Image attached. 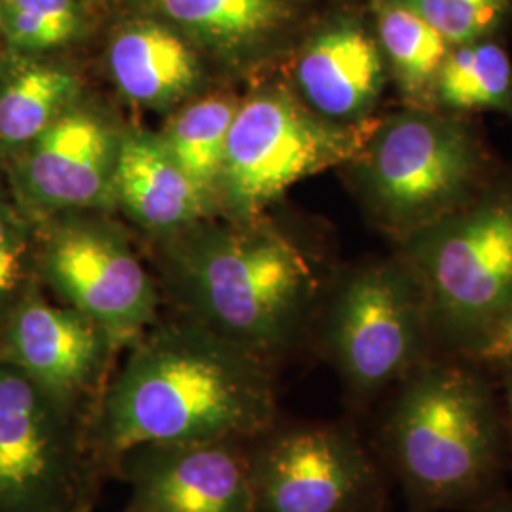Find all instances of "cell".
Instances as JSON below:
<instances>
[{
	"instance_id": "obj_1",
	"label": "cell",
	"mask_w": 512,
	"mask_h": 512,
	"mask_svg": "<svg viewBox=\"0 0 512 512\" xmlns=\"http://www.w3.org/2000/svg\"><path fill=\"white\" fill-rule=\"evenodd\" d=\"M281 418L274 366L192 319L131 344L86 425L105 478L145 444L249 440Z\"/></svg>"
},
{
	"instance_id": "obj_2",
	"label": "cell",
	"mask_w": 512,
	"mask_h": 512,
	"mask_svg": "<svg viewBox=\"0 0 512 512\" xmlns=\"http://www.w3.org/2000/svg\"><path fill=\"white\" fill-rule=\"evenodd\" d=\"M368 437L408 512H471L503 492L511 448L494 372L435 355L368 416Z\"/></svg>"
},
{
	"instance_id": "obj_3",
	"label": "cell",
	"mask_w": 512,
	"mask_h": 512,
	"mask_svg": "<svg viewBox=\"0 0 512 512\" xmlns=\"http://www.w3.org/2000/svg\"><path fill=\"white\" fill-rule=\"evenodd\" d=\"M184 317L275 366L313 329L323 285L308 256L272 228H205L167 251Z\"/></svg>"
},
{
	"instance_id": "obj_4",
	"label": "cell",
	"mask_w": 512,
	"mask_h": 512,
	"mask_svg": "<svg viewBox=\"0 0 512 512\" xmlns=\"http://www.w3.org/2000/svg\"><path fill=\"white\" fill-rule=\"evenodd\" d=\"M317 344L344 385L353 420L437 355L427 298L403 256L357 266L325 289Z\"/></svg>"
},
{
	"instance_id": "obj_5",
	"label": "cell",
	"mask_w": 512,
	"mask_h": 512,
	"mask_svg": "<svg viewBox=\"0 0 512 512\" xmlns=\"http://www.w3.org/2000/svg\"><path fill=\"white\" fill-rule=\"evenodd\" d=\"M427 298L437 355L469 357L512 304V179L401 241Z\"/></svg>"
},
{
	"instance_id": "obj_6",
	"label": "cell",
	"mask_w": 512,
	"mask_h": 512,
	"mask_svg": "<svg viewBox=\"0 0 512 512\" xmlns=\"http://www.w3.org/2000/svg\"><path fill=\"white\" fill-rule=\"evenodd\" d=\"M351 162L368 209L399 243L471 202L488 169L482 141L458 114L410 107L376 120Z\"/></svg>"
},
{
	"instance_id": "obj_7",
	"label": "cell",
	"mask_w": 512,
	"mask_h": 512,
	"mask_svg": "<svg viewBox=\"0 0 512 512\" xmlns=\"http://www.w3.org/2000/svg\"><path fill=\"white\" fill-rule=\"evenodd\" d=\"M255 512H387L391 478L357 420H285L247 440Z\"/></svg>"
},
{
	"instance_id": "obj_8",
	"label": "cell",
	"mask_w": 512,
	"mask_h": 512,
	"mask_svg": "<svg viewBox=\"0 0 512 512\" xmlns=\"http://www.w3.org/2000/svg\"><path fill=\"white\" fill-rule=\"evenodd\" d=\"M103 480L86 421L0 359V512H92Z\"/></svg>"
},
{
	"instance_id": "obj_9",
	"label": "cell",
	"mask_w": 512,
	"mask_h": 512,
	"mask_svg": "<svg viewBox=\"0 0 512 512\" xmlns=\"http://www.w3.org/2000/svg\"><path fill=\"white\" fill-rule=\"evenodd\" d=\"M374 124L330 122L281 88L256 93L239 103L232 122L220 192L230 207L253 215L293 184L351 162Z\"/></svg>"
},
{
	"instance_id": "obj_10",
	"label": "cell",
	"mask_w": 512,
	"mask_h": 512,
	"mask_svg": "<svg viewBox=\"0 0 512 512\" xmlns=\"http://www.w3.org/2000/svg\"><path fill=\"white\" fill-rule=\"evenodd\" d=\"M40 270L67 306L109 332L120 348L158 319V291L128 239L109 224H63L46 241Z\"/></svg>"
},
{
	"instance_id": "obj_11",
	"label": "cell",
	"mask_w": 512,
	"mask_h": 512,
	"mask_svg": "<svg viewBox=\"0 0 512 512\" xmlns=\"http://www.w3.org/2000/svg\"><path fill=\"white\" fill-rule=\"evenodd\" d=\"M120 344L71 306H54L31 289L0 334V359L18 366L50 397L86 421L99 403Z\"/></svg>"
},
{
	"instance_id": "obj_12",
	"label": "cell",
	"mask_w": 512,
	"mask_h": 512,
	"mask_svg": "<svg viewBox=\"0 0 512 512\" xmlns=\"http://www.w3.org/2000/svg\"><path fill=\"white\" fill-rule=\"evenodd\" d=\"M112 476L129 486L124 512H255L247 440L137 446Z\"/></svg>"
},
{
	"instance_id": "obj_13",
	"label": "cell",
	"mask_w": 512,
	"mask_h": 512,
	"mask_svg": "<svg viewBox=\"0 0 512 512\" xmlns=\"http://www.w3.org/2000/svg\"><path fill=\"white\" fill-rule=\"evenodd\" d=\"M120 139L103 116L74 105L19 150L12 177L21 200L46 213L114 203Z\"/></svg>"
},
{
	"instance_id": "obj_14",
	"label": "cell",
	"mask_w": 512,
	"mask_h": 512,
	"mask_svg": "<svg viewBox=\"0 0 512 512\" xmlns=\"http://www.w3.org/2000/svg\"><path fill=\"white\" fill-rule=\"evenodd\" d=\"M387 78L378 40L353 21H338L319 31L294 67L302 103L321 118L346 126L370 120Z\"/></svg>"
},
{
	"instance_id": "obj_15",
	"label": "cell",
	"mask_w": 512,
	"mask_h": 512,
	"mask_svg": "<svg viewBox=\"0 0 512 512\" xmlns=\"http://www.w3.org/2000/svg\"><path fill=\"white\" fill-rule=\"evenodd\" d=\"M114 202L150 230H181L209 202L165 150L158 135L124 133L114 169Z\"/></svg>"
},
{
	"instance_id": "obj_16",
	"label": "cell",
	"mask_w": 512,
	"mask_h": 512,
	"mask_svg": "<svg viewBox=\"0 0 512 512\" xmlns=\"http://www.w3.org/2000/svg\"><path fill=\"white\" fill-rule=\"evenodd\" d=\"M114 84L129 101L167 109L200 84V63L183 38L160 23L141 21L122 29L110 44Z\"/></svg>"
},
{
	"instance_id": "obj_17",
	"label": "cell",
	"mask_w": 512,
	"mask_h": 512,
	"mask_svg": "<svg viewBox=\"0 0 512 512\" xmlns=\"http://www.w3.org/2000/svg\"><path fill=\"white\" fill-rule=\"evenodd\" d=\"M378 44L406 107L435 109V86L452 44L401 0H376Z\"/></svg>"
},
{
	"instance_id": "obj_18",
	"label": "cell",
	"mask_w": 512,
	"mask_h": 512,
	"mask_svg": "<svg viewBox=\"0 0 512 512\" xmlns=\"http://www.w3.org/2000/svg\"><path fill=\"white\" fill-rule=\"evenodd\" d=\"M80 82L73 73L44 63H23L0 82V150L16 152L73 109Z\"/></svg>"
},
{
	"instance_id": "obj_19",
	"label": "cell",
	"mask_w": 512,
	"mask_h": 512,
	"mask_svg": "<svg viewBox=\"0 0 512 512\" xmlns=\"http://www.w3.org/2000/svg\"><path fill=\"white\" fill-rule=\"evenodd\" d=\"M239 101L211 95L177 110L158 135L165 150L211 203L220 192L222 165Z\"/></svg>"
},
{
	"instance_id": "obj_20",
	"label": "cell",
	"mask_w": 512,
	"mask_h": 512,
	"mask_svg": "<svg viewBox=\"0 0 512 512\" xmlns=\"http://www.w3.org/2000/svg\"><path fill=\"white\" fill-rule=\"evenodd\" d=\"M435 109L461 114L497 110L512 116V61L488 38L452 46L435 86Z\"/></svg>"
},
{
	"instance_id": "obj_21",
	"label": "cell",
	"mask_w": 512,
	"mask_h": 512,
	"mask_svg": "<svg viewBox=\"0 0 512 512\" xmlns=\"http://www.w3.org/2000/svg\"><path fill=\"white\" fill-rule=\"evenodd\" d=\"M165 18L219 50L251 46L285 19L283 0H152Z\"/></svg>"
},
{
	"instance_id": "obj_22",
	"label": "cell",
	"mask_w": 512,
	"mask_h": 512,
	"mask_svg": "<svg viewBox=\"0 0 512 512\" xmlns=\"http://www.w3.org/2000/svg\"><path fill=\"white\" fill-rule=\"evenodd\" d=\"M452 46L488 38L509 12L511 0H401Z\"/></svg>"
},
{
	"instance_id": "obj_23",
	"label": "cell",
	"mask_w": 512,
	"mask_h": 512,
	"mask_svg": "<svg viewBox=\"0 0 512 512\" xmlns=\"http://www.w3.org/2000/svg\"><path fill=\"white\" fill-rule=\"evenodd\" d=\"M29 274V232L18 211L0 194V334L10 313L31 291Z\"/></svg>"
},
{
	"instance_id": "obj_24",
	"label": "cell",
	"mask_w": 512,
	"mask_h": 512,
	"mask_svg": "<svg viewBox=\"0 0 512 512\" xmlns=\"http://www.w3.org/2000/svg\"><path fill=\"white\" fill-rule=\"evenodd\" d=\"M6 6H16L48 25L65 42L78 33L80 16L74 0H6Z\"/></svg>"
},
{
	"instance_id": "obj_25",
	"label": "cell",
	"mask_w": 512,
	"mask_h": 512,
	"mask_svg": "<svg viewBox=\"0 0 512 512\" xmlns=\"http://www.w3.org/2000/svg\"><path fill=\"white\" fill-rule=\"evenodd\" d=\"M478 365L486 368L512 359V304L509 310L505 311L494 327L488 330V334L482 338V342L473 349V353L467 357Z\"/></svg>"
},
{
	"instance_id": "obj_26",
	"label": "cell",
	"mask_w": 512,
	"mask_h": 512,
	"mask_svg": "<svg viewBox=\"0 0 512 512\" xmlns=\"http://www.w3.org/2000/svg\"><path fill=\"white\" fill-rule=\"evenodd\" d=\"M490 370L494 372L495 380H497V385H499V393H501V403H503V412H505L512 463V359H507V361L499 363V365L490 368Z\"/></svg>"
},
{
	"instance_id": "obj_27",
	"label": "cell",
	"mask_w": 512,
	"mask_h": 512,
	"mask_svg": "<svg viewBox=\"0 0 512 512\" xmlns=\"http://www.w3.org/2000/svg\"><path fill=\"white\" fill-rule=\"evenodd\" d=\"M471 512H512V492L503 490Z\"/></svg>"
},
{
	"instance_id": "obj_28",
	"label": "cell",
	"mask_w": 512,
	"mask_h": 512,
	"mask_svg": "<svg viewBox=\"0 0 512 512\" xmlns=\"http://www.w3.org/2000/svg\"><path fill=\"white\" fill-rule=\"evenodd\" d=\"M0 21H2V18H0Z\"/></svg>"
}]
</instances>
